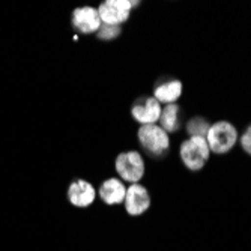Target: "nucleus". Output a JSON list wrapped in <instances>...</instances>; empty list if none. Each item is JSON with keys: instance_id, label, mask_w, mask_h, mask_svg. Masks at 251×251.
<instances>
[{"instance_id": "20e7f679", "label": "nucleus", "mask_w": 251, "mask_h": 251, "mask_svg": "<svg viewBox=\"0 0 251 251\" xmlns=\"http://www.w3.org/2000/svg\"><path fill=\"white\" fill-rule=\"evenodd\" d=\"M135 5L137 2H129V0H108L101 3L98 8L101 25L121 26L124 21L128 20L129 12Z\"/></svg>"}, {"instance_id": "ddd939ff", "label": "nucleus", "mask_w": 251, "mask_h": 251, "mask_svg": "<svg viewBox=\"0 0 251 251\" xmlns=\"http://www.w3.org/2000/svg\"><path fill=\"white\" fill-rule=\"evenodd\" d=\"M211 128V124L203 118H193L187 125V132L190 137H204Z\"/></svg>"}, {"instance_id": "0eeeda50", "label": "nucleus", "mask_w": 251, "mask_h": 251, "mask_svg": "<svg viewBox=\"0 0 251 251\" xmlns=\"http://www.w3.org/2000/svg\"><path fill=\"white\" fill-rule=\"evenodd\" d=\"M73 25L81 33L98 32L101 27V20H100L98 9L90 8V6L77 8L73 12Z\"/></svg>"}, {"instance_id": "7ed1b4c3", "label": "nucleus", "mask_w": 251, "mask_h": 251, "mask_svg": "<svg viewBox=\"0 0 251 251\" xmlns=\"http://www.w3.org/2000/svg\"><path fill=\"white\" fill-rule=\"evenodd\" d=\"M139 140L152 155H163L170 148L169 134L159 125H142L139 129Z\"/></svg>"}, {"instance_id": "9b49d317", "label": "nucleus", "mask_w": 251, "mask_h": 251, "mask_svg": "<svg viewBox=\"0 0 251 251\" xmlns=\"http://www.w3.org/2000/svg\"><path fill=\"white\" fill-rule=\"evenodd\" d=\"M182 95V83L179 80H170L166 81L163 84H159L155 87L153 92V98L159 102V104H175V101H177Z\"/></svg>"}, {"instance_id": "f257e3e1", "label": "nucleus", "mask_w": 251, "mask_h": 251, "mask_svg": "<svg viewBox=\"0 0 251 251\" xmlns=\"http://www.w3.org/2000/svg\"><path fill=\"white\" fill-rule=\"evenodd\" d=\"M180 159L185 164V167L191 172H199L208 163L211 149L204 137H190L179 149Z\"/></svg>"}, {"instance_id": "f8f14e48", "label": "nucleus", "mask_w": 251, "mask_h": 251, "mask_svg": "<svg viewBox=\"0 0 251 251\" xmlns=\"http://www.w3.org/2000/svg\"><path fill=\"white\" fill-rule=\"evenodd\" d=\"M159 126H161L167 134L176 132L180 128L179 107L176 104H169L163 108L161 116H159Z\"/></svg>"}, {"instance_id": "2eb2a0df", "label": "nucleus", "mask_w": 251, "mask_h": 251, "mask_svg": "<svg viewBox=\"0 0 251 251\" xmlns=\"http://www.w3.org/2000/svg\"><path fill=\"white\" fill-rule=\"evenodd\" d=\"M241 146H242V149L248 153V155H251V125L245 129V132L241 135Z\"/></svg>"}, {"instance_id": "423d86ee", "label": "nucleus", "mask_w": 251, "mask_h": 251, "mask_svg": "<svg viewBox=\"0 0 251 251\" xmlns=\"http://www.w3.org/2000/svg\"><path fill=\"white\" fill-rule=\"evenodd\" d=\"M125 209L129 215L137 217L145 214L151 206V196L143 185L132 184L125 194Z\"/></svg>"}, {"instance_id": "6e6552de", "label": "nucleus", "mask_w": 251, "mask_h": 251, "mask_svg": "<svg viewBox=\"0 0 251 251\" xmlns=\"http://www.w3.org/2000/svg\"><path fill=\"white\" fill-rule=\"evenodd\" d=\"M97 197L95 188L86 180H77L73 182L68 190V200L71 201V204L77 208H87L94 203Z\"/></svg>"}, {"instance_id": "f03ea898", "label": "nucleus", "mask_w": 251, "mask_h": 251, "mask_svg": "<svg viewBox=\"0 0 251 251\" xmlns=\"http://www.w3.org/2000/svg\"><path fill=\"white\" fill-rule=\"evenodd\" d=\"M206 142L211 152L220 155L227 153L235 148L238 142V131L230 122L226 121L212 124L206 134Z\"/></svg>"}, {"instance_id": "4468645a", "label": "nucleus", "mask_w": 251, "mask_h": 251, "mask_svg": "<svg viewBox=\"0 0 251 251\" xmlns=\"http://www.w3.org/2000/svg\"><path fill=\"white\" fill-rule=\"evenodd\" d=\"M121 35V26H107V25H101L100 30H98V38L100 39H105V41H111Z\"/></svg>"}, {"instance_id": "1a4fd4ad", "label": "nucleus", "mask_w": 251, "mask_h": 251, "mask_svg": "<svg viewBox=\"0 0 251 251\" xmlns=\"http://www.w3.org/2000/svg\"><path fill=\"white\" fill-rule=\"evenodd\" d=\"M161 104H159L155 98H148L145 104H137L132 107L131 113L137 122L142 125H155L161 116Z\"/></svg>"}, {"instance_id": "39448f33", "label": "nucleus", "mask_w": 251, "mask_h": 251, "mask_svg": "<svg viewBox=\"0 0 251 251\" xmlns=\"http://www.w3.org/2000/svg\"><path fill=\"white\" fill-rule=\"evenodd\" d=\"M116 170L124 180L137 184L145 175V161L139 152H124L116 158Z\"/></svg>"}, {"instance_id": "9d476101", "label": "nucleus", "mask_w": 251, "mask_h": 251, "mask_svg": "<svg viewBox=\"0 0 251 251\" xmlns=\"http://www.w3.org/2000/svg\"><path fill=\"white\" fill-rule=\"evenodd\" d=\"M126 188L119 179H108L100 188V197L107 204H119L125 200Z\"/></svg>"}]
</instances>
